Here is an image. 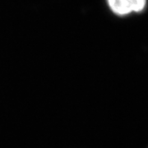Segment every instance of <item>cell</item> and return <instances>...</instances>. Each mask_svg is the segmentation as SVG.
Wrapping results in <instances>:
<instances>
[{
    "label": "cell",
    "instance_id": "cell-1",
    "mask_svg": "<svg viewBox=\"0 0 148 148\" xmlns=\"http://www.w3.org/2000/svg\"><path fill=\"white\" fill-rule=\"evenodd\" d=\"M112 11L119 15H126L132 12H141L145 6V0H108Z\"/></svg>",
    "mask_w": 148,
    "mask_h": 148
}]
</instances>
